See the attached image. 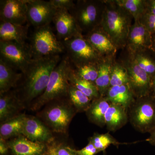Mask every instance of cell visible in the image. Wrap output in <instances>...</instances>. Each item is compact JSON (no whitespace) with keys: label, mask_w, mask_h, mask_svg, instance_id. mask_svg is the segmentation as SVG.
Here are the masks:
<instances>
[{"label":"cell","mask_w":155,"mask_h":155,"mask_svg":"<svg viewBox=\"0 0 155 155\" xmlns=\"http://www.w3.org/2000/svg\"><path fill=\"white\" fill-rule=\"evenodd\" d=\"M61 60L60 55L33 59L22 74V83L17 96L19 100L30 101L43 93L53 69Z\"/></svg>","instance_id":"cell-1"},{"label":"cell","mask_w":155,"mask_h":155,"mask_svg":"<svg viewBox=\"0 0 155 155\" xmlns=\"http://www.w3.org/2000/svg\"><path fill=\"white\" fill-rule=\"evenodd\" d=\"M101 26L118 49H125L133 18L116 0H104Z\"/></svg>","instance_id":"cell-2"},{"label":"cell","mask_w":155,"mask_h":155,"mask_svg":"<svg viewBox=\"0 0 155 155\" xmlns=\"http://www.w3.org/2000/svg\"><path fill=\"white\" fill-rule=\"evenodd\" d=\"M71 67L68 57L61 59L51 73L45 91L35 101L34 109L37 110L50 102L67 97L70 85L68 75Z\"/></svg>","instance_id":"cell-3"},{"label":"cell","mask_w":155,"mask_h":155,"mask_svg":"<svg viewBox=\"0 0 155 155\" xmlns=\"http://www.w3.org/2000/svg\"><path fill=\"white\" fill-rule=\"evenodd\" d=\"M28 45L33 59L56 55L65 51L63 42L58 39L50 25L35 28Z\"/></svg>","instance_id":"cell-4"},{"label":"cell","mask_w":155,"mask_h":155,"mask_svg":"<svg viewBox=\"0 0 155 155\" xmlns=\"http://www.w3.org/2000/svg\"><path fill=\"white\" fill-rule=\"evenodd\" d=\"M104 0H78L69 11L82 33H88L101 25L104 11Z\"/></svg>","instance_id":"cell-5"},{"label":"cell","mask_w":155,"mask_h":155,"mask_svg":"<svg viewBox=\"0 0 155 155\" xmlns=\"http://www.w3.org/2000/svg\"><path fill=\"white\" fill-rule=\"evenodd\" d=\"M128 119L132 127L141 133L155 129V99L151 94L136 98L128 109Z\"/></svg>","instance_id":"cell-6"},{"label":"cell","mask_w":155,"mask_h":155,"mask_svg":"<svg viewBox=\"0 0 155 155\" xmlns=\"http://www.w3.org/2000/svg\"><path fill=\"white\" fill-rule=\"evenodd\" d=\"M70 63L75 67L99 65L104 60L82 33L62 41Z\"/></svg>","instance_id":"cell-7"},{"label":"cell","mask_w":155,"mask_h":155,"mask_svg":"<svg viewBox=\"0 0 155 155\" xmlns=\"http://www.w3.org/2000/svg\"><path fill=\"white\" fill-rule=\"evenodd\" d=\"M120 63L127 71L128 85L135 98L150 94L151 77L139 66L132 55L126 51Z\"/></svg>","instance_id":"cell-8"},{"label":"cell","mask_w":155,"mask_h":155,"mask_svg":"<svg viewBox=\"0 0 155 155\" xmlns=\"http://www.w3.org/2000/svg\"><path fill=\"white\" fill-rule=\"evenodd\" d=\"M59 100H55V103L45 110L44 119L53 131L64 133L77 112L69 102L67 104Z\"/></svg>","instance_id":"cell-9"},{"label":"cell","mask_w":155,"mask_h":155,"mask_svg":"<svg viewBox=\"0 0 155 155\" xmlns=\"http://www.w3.org/2000/svg\"><path fill=\"white\" fill-rule=\"evenodd\" d=\"M0 59L22 74L33 61L28 45L14 41L0 40Z\"/></svg>","instance_id":"cell-10"},{"label":"cell","mask_w":155,"mask_h":155,"mask_svg":"<svg viewBox=\"0 0 155 155\" xmlns=\"http://www.w3.org/2000/svg\"><path fill=\"white\" fill-rule=\"evenodd\" d=\"M57 10L50 1L28 0L27 19L28 25L35 28L50 25Z\"/></svg>","instance_id":"cell-11"},{"label":"cell","mask_w":155,"mask_h":155,"mask_svg":"<svg viewBox=\"0 0 155 155\" xmlns=\"http://www.w3.org/2000/svg\"><path fill=\"white\" fill-rule=\"evenodd\" d=\"M28 0H1L0 20L19 25L27 22Z\"/></svg>","instance_id":"cell-12"},{"label":"cell","mask_w":155,"mask_h":155,"mask_svg":"<svg viewBox=\"0 0 155 155\" xmlns=\"http://www.w3.org/2000/svg\"><path fill=\"white\" fill-rule=\"evenodd\" d=\"M152 35L139 20L130 26L125 49L131 54L148 51L151 45Z\"/></svg>","instance_id":"cell-13"},{"label":"cell","mask_w":155,"mask_h":155,"mask_svg":"<svg viewBox=\"0 0 155 155\" xmlns=\"http://www.w3.org/2000/svg\"><path fill=\"white\" fill-rule=\"evenodd\" d=\"M84 37L103 59H114L118 49L101 26Z\"/></svg>","instance_id":"cell-14"},{"label":"cell","mask_w":155,"mask_h":155,"mask_svg":"<svg viewBox=\"0 0 155 155\" xmlns=\"http://www.w3.org/2000/svg\"><path fill=\"white\" fill-rule=\"evenodd\" d=\"M52 22L54 24L57 37L61 41L82 33L74 17L67 10H57Z\"/></svg>","instance_id":"cell-15"},{"label":"cell","mask_w":155,"mask_h":155,"mask_svg":"<svg viewBox=\"0 0 155 155\" xmlns=\"http://www.w3.org/2000/svg\"><path fill=\"white\" fill-rule=\"evenodd\" d=\"M22 135L33 142L45 143L52 140L49 129L35 117L25 116Z\"/></svg>","instance_id":"cell-16"},{"label":"cell","mask_w":155,"mask_h":155,"mask_svg":"<svg viewBox=\"0 0 155 155\" xmlns=\"http://www.w3.org/2000/svg\"><path fill=\"white\" fill-rule=\"evenodd\" d=\"M14 155H43L46 153L44 143L33 142L21 135L7 142Z\"/></svg>","instance_id":"cell-17"},{"label":"cell","mask_w":155,"mask_h":155,"mask_svg":"<svg viewBox=\"0 0 155 155\" xmlns=\"http://www.w3.org/2000/svg\"><path fill=\"white\" fill-rule=\"evenodd\" d=\"M28 26L10 22H0V40L14 41L22 45H27Z\"/></svg>","instance_id":"cell-18"},{"label":"cell","mask_w":155,"mask_h":155,"mask_svg":"<svg viewBox=\"0 0 155 155\" xmlns=\"http://www.w3.org/2000/svg\"><path fill=\"white\" fill-rule=\"evenodd\" d=\"M105 122L109 131L119 130L129 122L128 110L123 106L110 104L106 114Z\"/></svg>","instance_id":"cell-19"},{"label":"cell","mask_w":155,"mask_h":155,"mask_svg":"<svg viewBox=\"0 0 155 155\" xmlns=\"http://www.w3.org/2000/svg\"><path fill=\"white\" fill-rule=\"evenodd\" d=\"M104 97L110 104L123 106L127 110L135 99L128 84L110 87Z\"/></svg>","instance_id":"cell-20"},{"label":"cell","mask_w":155,"mask_h":155,"mask_svg":"<svg viewBox=\"0 0 155 155\" xmlns=\"http://www.w3.org/2000/svg\"><path fill=\"white\" fill-rule=\"evenodd\" d=\"M0 94V120L2 122L19 115L20 101L16 93L10 91Z\"/></svg>","instance_id":"cell-21"},{"label":"cell","mask_w":155,"mask_h":155,"mask_svg":"<svg viewBox=\"0 0 155 155\" xmlns=\"http://www.w3.org/2000/svg\"><path fill=\"white\" fill-rule=\"evenodd\" d=\"M110 103L104 97L93 100L85 113L89 121L101 127L105 126V117Z\"/></svg>","instance_id":"cell-22"},{"label":"cell","mask_w":155,"mask_h":155,"mask_svg":"<svg viewBox=\"0 0 155 155\" xmlns=\"http://www.w3.org/2000/svg\"><path fill=\"white\" fill-rule=\"evenodd\" d=\"M17 71L0 59V94L10 91L12 87L17 86L22 74Z\"/></svg>","instance_id":"cell-23"},{"label":"cell","mask_w":155,"mask_h":155,"mask_svg":"<svg viewBox=\"0 0 155 155\" xmlns=\"http://www.w3.org/2000/svg\"><path fill=\"white\" fill-rule=\"evenodd\" d=\"M26 115L19 114L5 122L0 126L1 138L6 140L22 135L24 121Z\"/></svg>","instance_id":"cell-24"},{"label":"cell","mask_w":155,"mask_h":155,"mask_svg":"<svg viewBox=\"0 0 155 155\" xmlns=\"http://www.w3.org/2000/svg\"><path fill=\"white\" fill-rule=\"evenodd\" d=\"M115 59H104L98 65V75L95 84L100 95L104 97L110 87L111 73Z\"/></svg>","instance_id":"cell-25"},{"label":"cell","mask_w":155,"mask_h":155,"mask_svg":"<svg viewBox=\"0 0 155 155\" xmlns=\"http://www.w3.org/2000/svg\"><path fill=\"white\" fill-rule=\"evenodd\" d=\"M68 79L70 84L76 87L92 101L101 97L95 83L78 77L73 72L72 67L69 72Z\"/></svg>","instance_id":"cell-26"},{"label":"cell","mask_w":155,"mask_h":155,"mask_svg":"<svg viewBox=\"0 0 155 155\" xmlns=\"http://www.w3.org/2000/svg\"><path fill=\"white\" fill-rule=\"evenodd\" d=\"M67 97L69 103L75 108L77 113L86 112L92 101L70 84Z\"/></svg>","instance_id":"cell-27"},{"label":"cell","mask_w":155,"mask_h":155,"mask_svg":"<svg viewBox=\"0 0 155 155\" xmlns=\"http://www.w3.org/2000/svg\"><path fill=\"white\" fill-rule=\"evenodd\" d=\"M116 2L125 9L133 17L134 20L136 21L147 11L146 0H116Z\"/></svg>","instance_id":"cell-28"},{"label":"cell","mask_w":155,"mask_h":155,"mask_svg":"<svg viewBox=\"0 0 155 155\" xmlns=\"http://www.w3.org/2000/svg\"><path fill=\"white\" fill-rule=\"evenodd\" d=\"M88 140L89 141L91 142L100 152L102 151L105 152L106 149L111 145L118 147L120 145L129 144L127 143L118 141L109 132L105 134L95 133L89 138Z\"/></svg>","instance_id":"cell-29"},{"label":"cell","mask_w":155,"mask_h":155,"mask_svg":"<svg viewBox=\"0 0 155 155\" xmlns=\"http://www.w3.org/2000/svg\"><path fill=\"white\" fill-rule=\"evenodd\" d=\"M150 52L148 50L131 54L140 68L152 77L155 74V58Z\"/></svg>","instance_id":"cell-30"},{"label":"cell","mask_w":155,"mask_h":155,"mask_svg":"<svg viewBox=\"0 0 155 155\" xmlns=\"http://www.w3.org/2000/svg\"><path fill=\"white\" fill-rule=\"evenodd\" d=\"M128 84L127 71L121 63L114 61L111 70L110 87Z\"/></svg>","instance_id":"cell-31"},{"label":"cell","mask_w":155,"mask_h":155,"mask_svg":"<svg viewBox=\"0 0 155 155\" xmlns=\"http://www.w3.org/2000/svg\"><path fill=\"white\" fill-rule=\"evenodd\" d=\"M73 72L78 77L95 83L98 75V65H83L80 67H72Z\"/></svg>","instance_id":"cell-32"},{"label":"cell","mask_w":155,"mask_h":155,"mask_svg":"<svg viewBox=\"0 0 155 155\" xmlns=\"http://www.w3.org/2000/svg\"><path fill=\"white\" fill-rule=\"evenodd\" d=\"M151 34H155V14L147 11L139 19Z\"/></svg>","instance_id":"cell-33"},{"label":"cell","mask_w":155,"mask_h":155,"mask_svg":"<svg viewBox=\"0 0 155 155\" xmlns=\"http://www.w3.org/2000/svg\"><path fill=\"white\" fill-rule=\"evenodd\" d=\"M50 2L57 10L71 11L75 5L72 0H50Z\"/></svg>","instance_id":"cell-34"},{"label":"cell","mask_w":155,"mask_h":155,"mask_svg":"<svg viewBox=\"0 0 155 155\" xmlns=\"http://www.w3.org/2000/svg\"><path fill=\"white\" fill-rule=\"evenodd\" d=\"M73 150L77 155H95L100 152L90 141H89L87 145L81 150L73 149Z\"/></svg>","instance_id":"cell-35"},{"label":"cell","mask_w":155,"mask_h":155,"mask_svg":"<svg viewBox=\"0 0 155 155\" xmlns=\"http://www.w3.org/2000/svg\"><path fill=\"white\" fill-rule=\"evenodd\" d=\"M56 155H77L70 147L64 145H59L55 147Z\"/></svg>","instance_id":"cell-36"},{"label":"cell","mask_w":155,"mask_h":155,"mask_svg":"<svg viewBox=\"0 0 155 155\" xmlns=\"http://www.w3.org/2000/svg\"><path fill=\"white\" fill-rule=\"evenodd\" d=\"M9 149L8 143L3 139H0V153L1 155H5L8 151Z\"/></svg>","instance_id":"cell-37"},{"label":"cell","mask_w":155,"mask_h":155,"mask_svg":"<svg viewBox=\"0 0 155 155\" xmlns=\"http://www.w3.org/2000/svg\"><path fill=\"white\" fill-rule=\"evenodd\" d=\"M147 11L155 14V0L147 1Z\"/></svg>","instance_id":"cell-38"},{"label":"cell","mask_w":155,"mask_h":155,"mask_svg":"<svg viewBox=\"0 0 155 155\" xmlns=\"http://www.w3.org/2000/svg\"><path fill=\"white\" fill-rule=\"evenodd\" d=\"M150 134L149 137L147 138L146 140L150 144L155 147V129Z\"/></svg>","instance_id":"cell-39"},{"label":"cell","mask_w":155,"mask_h":155,"mask_svg":"<svg viewBox=\"0 0 155 155\" xmlns=\"http://www.w3.org/2000/svg\"><path fill=\"white\" fill-rule=\"evenodd\" d=\"M149 51L155 58V34L152 35L151 45Z\"/></svg>","instance_id":"cell-40"},{"label":"cell","mask_w":155,"mask_h":155,"mask_svg":"<svg viewBox=\"0 0 155 155\" xmlns=\"http://www.w3.org/2000/svg\"><path fill=\"white\" fill-rule=\"evenodd\" d=\"M48 155H56L55 147H52L50 148Z\"/></svg>","instance_id":"cell-41"},{"label":"cell","mask_w":155,"mask_h":155,"mask_svg":"<svg viewBox=\"0 0 155 155\" xmlns=\"http://www.w3.org/2000/svg\"><path fill=\"white\" fill-rule=\"evenodd\" d=\"M151 81L152 86H155V74L151 77Z\"/></svg>","instance_id":"cell-42"},{"label":"cell","mask_w":155,"mask_h":155,"mask_svg":"<svg viewBox=\"0 0 155 155\" xmlns=\"http://www.w3.org/2000/svg\"><path fill=\"white\" fill-rule=\"evenodd\" d=\"M151 94L155 99V86H152V88Z\"/></svg>","instance_id":"cell-43"},{"label":"cell","mask_w":155,"mask_h":155,"mask_svg":"<svg viewBox=\"0 0 155 155\" xmlns=\"http://www.w3.org/2000/svg\"><path fill=\"white\" fill-rule=\"evenodd\" d=\"M43 155H48V154L45 153V154H44Z\"/></svg>","instance_id":"cell-44"}]
</instances>
